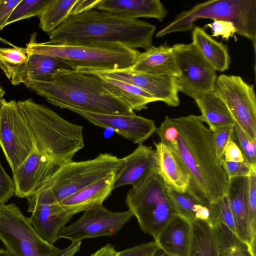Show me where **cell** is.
<instances>
[{"label":"cell","instance_id":"obj_3","mask_svg":"<svg viewBox=\"0 0 256 256\" xmlns=\"http://www.w3.org/2000/svg\"><path fill=\"white\" fill-rule=\"evenodd\" d=\"M25 86L61 108L107 114H135L106 90L99 76L71 68L50 80H30Z\"/></svg>","mask_w":256,"mask_h":256},{"label":"cell","instance_id":"obj_14","mask_svg":"<svg viewBox=\"0 0 256 256\" xmlns=\"http://www.w3.org/2000/svg\"><path fill=\"white\" fill-rule=\"evenodd\" d=\"M26 198L32 226L41 238L54 245L72 216L56 201L48 188H42Z\"/></svg>","mask_w":256,"mask_h":256},{"label":"cell","instance_id":"obj_32","mask_svg":"<svg viewBox=\"0 0 256 256\" xmlns=\"http://www.w3.org/2000/svg\"><path fill=\"white\" fill-rule=\"evenodd\" d=\"M218 248L219 256H256L248 244L223 223L218 222L214 226Z\"/></svg>","mask_w":256,"mask_h":256},{"label":"cell","instance_id":"obj_27","mask_svg":"<svg viewBox=\"0 0 256 256\" xmlns=\"http://www.w3.org/2000/svg\"><path fill=\"white\" fill-rule=\"evenodd\" d=\"M194 100L201 112L204 122L212 132L234 124V119L228 106L214 90L204 93Z\"/></svg>","mask_w":256,"mask_h":256},{"label":"cell","instance_id":"obj_28","mask_svg":"<svg viewBox=\"0 0 256 256\" xmlns=\"http://www.w3.org/2000/svg\"><path fill=\"white\" fill-rule=\"evenodd\" d=\"M28 58L26 48H0V69L13 85L27 82Z\"/></svg>","mask_w":256,"mask_h":256},{"label":"cell","instance_id":"obj_12","mask_svg":"<svg viewBox=\"0 0 256 256\" xmlns=\"http://www.w3.org/2000/svg\"><path fill=\"white\" fill-rule=\"evenodd\" d=\"M215 93L225 102L234 120L256 142V97L254 85L240 76L222 74L217 77Z\"/></svg>","mask_w":256,"mask_h":256},{"label":"cell","instance_id":"obj_33","mask_svg":"<svg viewBox=\"0 0 256 256\" xmlns=\"http://www.w3.org/2000/svg\"><path fill=\"white\" fill-rule=\"evenodd\" d=\"M167 192L176 215L190 223L196 220L199 209L206 204L188 191L180 192L167 187Z\"/></svg>","mask_w":256,"mask_h":256},{"label":"cell","instance_id":"obj_34","mask_svg":"<svg viewBox=\"0 0 256 256\" xmlns=\"http://www.w3.org/2000/svg\"><path fill=\"white\" fill-rule=\"evenodd\" d=\"M50 0H20L8 20L6 26L33 16H39Z\"/></svg>","mask_w":256,"mask_h":256},{"label":"cell","instance_id":"obj_9","mask_svg":"<svg viewBox=\"0 0 256 256\" xmlns=\"http://www.w3.org/2000/svg\"><path fill=\"white\" fill-rule=\"evenodd\" d=\"M0 240L12 256H58L64 250L41 238L13 203L0 206Z\"/></svg>","mask_w":256,"mask_h":256},{"label":"cell","instance_id":"obj_23","mask_svg":"<svg viewBox=\"0 0 256 256\" xmlns=\"http://www.w3.org/2000/svg\"><path fill=\"white\" fill-rule=\"evenodd\" d=\"M131 68L139 72L174 78L180 75L172 48L167 44L152 46L140 52Z\"/></svg>","mask_w":256,"mask_h":256},{"label":"cell","instance_id":"obj_30","mask_svg":"<svg viewBox=\"0 0 256 256\" xmlns=\"http://www.w3.org/2000/svg\"><path fill=\"white\" fill-rule=\"evenodd\" d=\"M68 68H70L55 56L30 54L27 64V82L30 80H50Z\"/></svg>","mask_w":256,"mask_h":256},{"label":"cell","instance_id":"obj_46","mask_svg":"<svg viewBox=\"0 0 256 256\" xmlns=\"http://www.w3.org/2000/svg\"><path fill=\"white\" fill-rule=\"evenodd\" d=\"M119 254L120 252L116 251L112 245L108 244L90 256H119Z\"/></svg>","mask_w":256,"mask_h":256},{"label":"cell","instance_id":"obj_16","mask_svg":"<svg viewBox=\"0 0 256 256\" xmlns=\"http://www.w3.org/2000/svg\"><path fill=\"white\" fill-rule=\"evenodd\" d=\"M59 168L34 146L26 160L12 172L15 195L18 198H26L34 194Z\"/></svg>","mask_w":256,"mask_h":256},{"label":"cell","instance_id":"obj_39","mask_svg":"<svg viewBox=\"0 0 256 256\" xmlns=\"http://www.w3.org/2000/svg\"><path fill=\"white\" fill-rule=\"evenodd\" d=\"M220 162L228 180L234 177L248 176L252 172H256V168L246 160L234 162H228L222 159Z\"/></svg>","mask_w":256,"mask_h":256},{"label":"cell","instance_id":"obj_5","mask_svg":"<svg viewBox=\"0 0 256 256\" xmlns=\"http://www.w3.org/2000/svg\"><path fill=\"white\" fill-rule=\"evenodd\" d=\"M28 54L50 55L73 70L84 74L104 72L130 68L140 52L118 44L38 42L32 35L26 45Z\"/></svg>","mask_w":256,"mask_h":256},{"label":"cell","instance_id":"obj_35","mask_svg":"<svg viewBox=\"0 0 256 256\" xmlns=\"http://www.w3.org/2000/svg\"><path fill=\"white\" fill-rule=\"evenodd\" d=\"M210 212V224L214 228L216 222H220L226 226L235 233L234 221L226 194L208 206Z\"/></svg>","mask_w":256,"mask_h":256},{"label":"cell","instance_id":"obj_45","mask_svg":"<svg viewBox=\"0 0 256 256\" xmlns=\"http://www.w3.org/2000/svg\"><path fill=\"white\" fill-rule=\"evenodd\" d=\"M98 0H78L72 10L71 15L95 8Z\"/></svg>","mask_w":256,"mask_h":256},{"label":"cell","instance_id":"obj_22","mask_svg":"<svg viewBox=\"0 0 256 256\" xmlns=\"http://www.w3.org/2000/svg\"><path fill=\"white\" fill-rule=\"evenodd\" d=\"M157 156V170L167 187L185 192L190 184V176L173 151L162 142H154Z\"/></svg>","mask_w":256,"mask_h":256},{"label":"cell","instance_id":"obj_4","mask_svg":"<svg viewBox=\"0 0 256 256\" xmlns=\"http://www.w3.org/2000/svg\"><path fill=\"white\" fill-rule=\"evenodd\" d=\"M34 146L58 166L72 160L84 146L83 126L72 123L31 99L18 102Z\"/></svg>","mask_w":256,"mask_h":256},{"label":"cell","instance_id":"obj_2","mask_svg":"<svg viewBox=\"0 0 256 256\" xmlns=\"http://www.w3.org/2000/svg\"><path fill=\"white\" fill-rule=\"evenodd\" d=\"M156 27L138 19L126 18L94 8L70 15L48 34L53 44H118L147 50Z\"/></svg>","mask_w":256,"mask_h":256},{"label":"cell","instance_id":"obj_1","mask_svg":"<svg viewBox=\"0 0 256 256\" xmlns=\"http://www.w3.org/2000/svg\"><path fill=\"white\" fill-rule=\"evenodd\" d=\"M201 116L165 117L156 132L188 173L187 190L209 206L226 194L228 178L216 153L214 134Z\"/></svg>","mask_w":256,"mask_h":256},{"label":"cell","instance_id":"obj_49","mask_svg":"<svg viewBox=\"0 0 256 256\" xmlns=\"http://www.w3.org/2000/svg\"><path fill=\"white\" fill-rule=\"evenodd\" d=\"M5 94V91L0 84V100L2 99Z\"/></svg>","mask_w":256,"mask_h":256},{"label":"cell","instance_id":"obj_29","mask_svg":"<svg viewBox=\"0 0 256 256\" xmlns=\"http://www.w3.org/2000/svg\"><path fill=\"white\" fill-rule=\"evenodd\" d=\"M191 238L187 256H219L214 228L208 222L197 220L191 223Z\"/></svg>","mask_w":256,"mask_h":256},{"label":"cell","instance_id":"obj_40","mask_svg":"<svg viewBox=\"0 0 256 256\" xmlns=\"http://www.w3.org/2000/svg\"><path fill=\"white\" fill-rule=\"evenodd\" d=\"M160 250L157 242L154 240L122 250L119 256H158Z\"/></svg>","mask_w":256,"mask_h":256},{"label":"cell","instance_id":"obj_44","mask_svg":"<svg viewBox=\"0 0 256 256\" xmlns=\"http://www.w3.org/2000/svg\"><path fill=\"white\" fill-rule=\"evenodd\" d=\"M20 0H0V31Z\"/></svg>","mask_w":256,"mask_h":256},{"label":"cell","instance_id":"obj_24","mask_svg":"<svg viewBox=\"0 0 256 256\" xmlns=\"http://www.w3.org/2000/svg\"><path fill=\"white\" fill-rule=\"evenodd\" d=\"M191 223L176 215L155 240L168 256H187L191 238Z\"/></svg>","mask_w":256,"mask_h":256},{"label":"cell","instance_id":"obj_13","mask_svg":"<svg viewBox=\"0 0 256 256\" xmlns=\"http://www.w3.org/2000/svg\"><path fill=\"white\" fill-rule=\"evenodd\" d=\"M132 216L128 210L114 212L101 206L84 212L76 221L61 230L58 238L76 242L86 238L112 236Z\"/></svg>","mask_w":256,"mask_h":256},{"label":"cell","instance_id":"obj_15","mask_svg":"<svg viewBox=\"0 0 256 256\" xmlns=\"http://www.w3.org/2000/svg\"><path fill=\"white\" fill-rule=\"evenodd\" d=\"M70 110L96 126L112 128L118 134L135 144H142L156 132L157 128L153 120L135 114L130 115L107 114L77 110Z\"/></svg>","mask_w":256,"mask_h":256},{"label":"cell","instance_id":"obj_21","mask_svg":"<svg viewBox=\"0 0 256 256\" xmlns=\"http://www.w3.org/2000/svg\"><path fill=\"white\" fill-rule=\"evenodd\" d=\"M116 174L100 179L58 203L72 216L80 212L102 206L104 201L114 190Z\"/></svg>","mask_w":256,"mask_h":256},{"label":"cell","instance_id":"obj_47","mask_svg":"<svg viewBox=\"0 0 256 256\" xmlns=\"http://www.w3.org/2000/svg\"><path fill=\"white\" fill-rule=\"evenodd\" d=\"M82 244V241L76 242H71V244L66 248L64 250V251L58 256H74L80 250Z\"/></svg>","mask_w":256,"mask_h":256},{"label":"cell","instance_id":"obj_7","mask_svg":"<svg viewBox=\"0 0 256 256\" xmlns=\"http://www.w3.org/2000/svg\"><path fill=\"white\" fill-rule=\"evenodd\" d=\"M157 168L132 186L126 198L128 210L137 219L141 230L154 240L176 215L169 198L167 186Z\"/></svg>","mask_w":256,"mask_h":256},{"label":"cell","instance_id":"obj_8","mask_svg":"<svg viewBox=\"0 0 256 256\" xmlns=\"http://www.w3.org/2000/svg\"><path fill=\"white\" fill-rule=\"evenodd\" d=\"M122 165V158L108 153L92 160H71L62 165L40 190L48 188L59 202L100 179L116 174Z\"/></svg>","mask_w":256,"mask_h":256},{"label":"cell","instance_id":"obj_18","mask_svg":"<svg viewBox=\"0 0 256 256\" xmlns=\"http://www.w3.org/2000/svg\"><path fill=\"white\" fill-rule=\"evenodd\" d=\"M122 159V165L116 174L114 190L125 185L133 186L158 168L156 150L143 144Z\"/></svg>","mask_w":256,"mask_h":256},{"label":"cell","instance_id":"obj_11","mask_svg":"<svg viewBox=\"0 0 256 256\" xmlns=\"http://www.w3.org/2000/svg\"><path fill=\"white\" fill-rule=\"evenodd\" d=\"M34 146L18 102L0 100V147L12 172L26 160Z\"/></svg>","mask_w":256,"mask_h":256},{"label":"cell","instance_id":"obj_38","mask_svg":"<svg viewBox=\"0 0 256 256\" xmlns=\"http://www.w3.org/2000/svg\"><path fill=\"white\" fill-rule=\"evenodd\" d=\"M218 158L221 161L224 158V150L228 143L235 140L234 124L218 128L213 131Z\"/></svg>","mask_w":256,"mask_h":256},{"label":"cell","instance_id":"obj_36","mask_svg":"<svg viewBox=\"0 0 256 256\" xmlns=\"http://www.w3.org/2000/svg\"><path fill=\"white\" fill-rule=\"evenodd\" d=\"M235 142L246 160L256 168V143L234 120Z\"/></svg>","mask_w":256,"mask_h":256},{"label":"cell","instance_id":"obj_6","mask_svg":"<svg viewBox=\"0 0 256 256\" xmlns=\"http://www.w3.org/2000/svg\"><path fill=\"white\" fill-rule=\"evenodd\" d=\"M202 18L232 22L236 33L250 40L256 52V0H214L198 4L180 12L172 22L157 32L156 36L192 30L194 22Z\"/></svg>","mask_w":256,"mask_h":256},{"label":"cell","instance_id":"obj_20","mask_svg":"<svg viewBox=\"0 0 256 256\" xmlns=\"http://www.w3.org/2000/svg\"><path fill=\"white\" fill-rule=\"evenodd\" d=\"M94 9L126 18H150L160 22L168 13L159 0H98Z\"/></svg>","mask_w":256,"mask_h":256},{"label":"cell","instance_id":"obj_42","mask_svg":"<svg viewBox=\"0 0 256 256\" xmlns=\"http://www.w3.org/2000/svg\"><path fill=\"white\" fill-rule=\"evenodd\" d=\"M205 27L210 28L212 32V37L221 36L222 38L228 40L236 32L234 24L229 21L213 20L212 23L208 24Z\"/></svg>","mask_w":256,"mask_h":256},{"label":"cell","instance_id":"obj_17","mask_svg":"<svg viewBox=\"0 0 256 256\" xmlns=\"http://www.w3.org/2000/svg\"><path fill=\"white\" fill-rule=\"evenodd\" d=\"M124 81L136 86L148 92L158 101H162L170 106L180 104L174 77L156 75L134 70L129 68L126 70L104 72H92Z\"/></svg>","mask_w":256,"mask_h":256},{"label":"cell","instance_id":"obj_31","mask_svg":"<svg viewBox=\"0 0 256 256\" xmlns=\"http://www.w3.org/2000/svg\"><path fill=\"white\" fill-rule=\"evenodd\" d=\"M78 0H50L40 15L39 26L48 34L72 14Z\"/></svg>","mask_w":256,"mask_h":256},{"label":"cell","instance_id":"obj_48","mask_svg":"<svg viewBox=\"0 0 256 256\" xmlns=\"http://www.w3.org/2000/svg\"><path fill=\"white\" fill-rule=\"evenodd\" d=\"M0 256H12L6 249L0 248Z\"/></svg>","mask_w":256,"mask_h":256},{"label":"cell","instance_id":"obj_43","mask_svg":"<svg viewBox=\"0 0 256 256\" xmlns=\"http://www.w3.org/2000/svg\"><path fill=\"white\" fill-rule=\"evenodd\" d=\"M234 140H230L227 144L224 151L223 159L228 162H234L246 160Z\"/></svg>","mask_w":256,"mask_h":256},{"label":"cell","instance_id":"obj_10","mask_svg":"<svg viewBox=\"0 0 256 256\" xmlns=\"http://www.w3.org/2000/svg\"><path fill=\"white\" fill-rule=\"evenodd\" d=\"M180 75L174 78L178 92L195 99L214 90L216 70L192 43L172 46Z\"/></svg>","mask_w":256,"mask_h":256},{"label":"cell","instance_id":"obj_26","mask_svg":"<svg viewBox=\"0 0 256 256\" xmlns=\"http://www.w3.org/2000/svg\"><path fill=\"white\" fill-rule=\"evenodd\" d=\"M92 74L99 76L106 90L133 110L146 109L148 104L158 101L152 94L132 84L98 74Z\"/></svg>","mask_w":256,"mask_h":256},{"label":"cell","instance_id":"obj_50","mask_svg":"<svg viewBox=\"0 0 256 256\" xmlns=\"http://www.w3.org/2000/svg\"></svg>","mask_w":256,"mask_h":256},{"label":"cell","instance_id":"obj_41","mask_svg":"<svg viewBox=\"0 0 256 256\" xmlns=\"http://www.w3.org/2000/svg\"><path fill=\"white\" fill-rule=\"evenodd\" d=\"M14 180L6 172L0 161V206L6 204L15 194Z\"/></svg>","mask_w":256,"mask_h":256},{"label":"cell","instance_id":"obj_19","mask_svg":"<svg viewBox=\"0 0 256 256\" xmlns=\"http://www.w3.org/2000/svg\"><path fill=\"white\" fill-rule=\"evenodd\" d=\"M248 176H238L229 179L227 196L233 214L235 234L250 246L252 252L250 232L248 194Z\"/></svg>","mask_w":256,"mask_h":256},{"label":"cell","instance_id":"obj_25","mask_svg":"<svg viewBox=\"0 0 256 256\" xmlns=\"http://www.w3.org/2000/svg\"><path fill=\"white\" fill-rule=\"evenodd\" d=\"M192 32V43L204 58L215 69L223 72L230 63L228 47L214 40L202 28L194 26Z\"/></svg>","mask_w":256,"mask_h":256},{"label":"cell","instance_id":"obj_37","mask_svg":"<svg viewBox=\"0 0 256 256\" xmlns=\"http://www.w3.org/2000/svg\"><path fill=\"white\" fill-rule=\"evenodd\" d=\"M248 218L252 249L256 253V172L248 176Z\"/></svg>","mask_w":256,"mask_h":256}]
</instances>
